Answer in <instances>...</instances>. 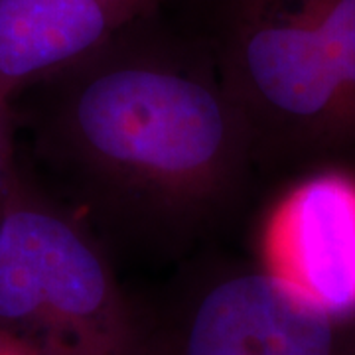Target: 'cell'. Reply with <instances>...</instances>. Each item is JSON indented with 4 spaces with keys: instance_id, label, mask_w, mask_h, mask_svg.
Returning <instances> with one entry per match:
<instances>
[{
    "instance_id": "9",
    "label": "cell",
    "mask_w": 355,
    "mask_h": 355,
    "mask_svg": "<svg viewBox=\"0 0 355 355\" xmlns=\"http://www.w3.org/2000/svg\"><path fill=\"white\" fill-rule=\"evenodd\" d=\"M0 355H38L34 352H30L28 347L20 345L18 342L10 340L8 336L0 334Z\"/></svg>"
},
{
    "instance_id": "6",
    "label": "cell",
    "mask_w": 355,
    "mask_h": 355,
    "mask_svg": "<svg viewBox=\"0 0 355 355\" xmlns=\"http://www.w3.org/2000/svg\"><path fill=\"white\" fill-rule=\"evenodd\" d=\"M162 0H0V95H18L127 32Z\"/></svg>"
},
{
    "instance_id": "4",
    "label": "cell",
    "mask_w": 355,
    "mask_h": 355,
    "mask_svg": "<svg viewBox=\"0 0 355 355\" xmlns=\"http://www.w3.org/2000/svg\"><path fill=\"white\" fill-rule=\"evenodd\" d=\"M142 324V355H355V316L308 302L263 266L209 277Z\"/></svg>"
},
{
    "instance_id": "1",
    "label": "cell",
    "mask_w": 355,
    "mask_h": 355,
    "mask_svg": "<svg viewBox=\"0 0 355 355\" xmlns=\"http://www.w3.org/2000/svg\"><path fill=\"white\" fill-rule=\"evenodd\" d=\"M130 30V28H128ZM40 81L44 154L105 198L170 219L211 211L254 153L219 67L128 40Z\"/></svg>"
},
{
    "instance_id": "3",
    "label": "cell",
    "mask_w": 355,
    "mask_h": 355,
    "mask_svg": "<svg viewBox=\"0 0 355 355\" xmlns=\"http://www.w3.org/2000/svg\"><path fill=\"white\" fill-rule=\"evenodd\" d=\"M219 73L254 150L355 154V111L312 0H231Z\"/></svg>"
},
{
    "instance_id": "2",
    "label": "cell",
    "mask_w": 355,
    "mask_h": 355,
    "mask_svg": "<svg viewBox=\"0 0 355 355\" xmlns=\"http://www.w3.org/2000/svg\"><path fill=\"white\" fill-rule=\"evenodd\" d=\"M0 334L38 355H142V314L101 247L18 172L0 209Z\"/></svg>"
},
{
    "instance_id": "7",
    "label": "cell",
    "mask_w": 355,
    "mask_h": 355,
    "mask_svg": "<svg viewBox=\"0 0 355 355\" xmlns=\"http://www.w3.org/2000/svg\"><path fill=\"white\" fill-rule=\"evenodd\" d=\"M355 111V0H312Z\"/></svg>"
},
{
    "instance_id": "5",
    "label": "cell",
    "mask_w": 355,
    "mask_h": 355,
    "mask_svg": "<svg viewBox=\"0 0 355 355\" xmlns=\"http://www.w3.org/2000/svg\"><path fill=\"white\" fill-rule=\"evenodd\" d=\"M263 268L338 316H355V178L322 172L296 184L266 217Z\"/></svg>"
},
{
    "instance_id": "8",
    "label": "cell",
    "mask_w": 355,
    "mask_h": 355,
    "mask_svg": "<svg viewBox=\"0 0 355 355\" xmlns=\"http://www.w3.org/2000/svg\"><path fill=\"white\" fill-rule=\"evenodd\" d=\"M14 135H16L14 101L0 95V209L4 205L14 178L18 174L16 158H14Z\"/></svg>"
}]
</instances>
